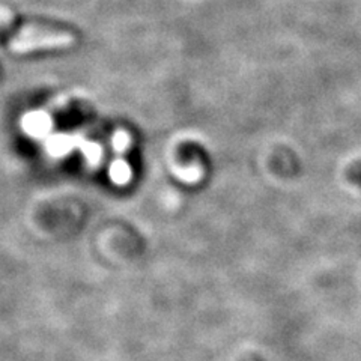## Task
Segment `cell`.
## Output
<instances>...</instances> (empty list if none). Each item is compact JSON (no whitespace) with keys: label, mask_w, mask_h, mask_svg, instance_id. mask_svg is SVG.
<instances>
[{"label":"cell","mask_w":361,"mask_h":361,"mask_svg":"<svg viewBox=\"0 0 361 361\" xmlns=\"http://www.w3.org/2000/svg\"><path fill=\"white\" fill-rule=\"evenodd\" d=\"M77 38L74 33L61 29L26 26L21 27L9 39L8 47L16 54H25L37 50H62L75 45Z\"/></svg>","instance_id":"1"}]
</instances>
